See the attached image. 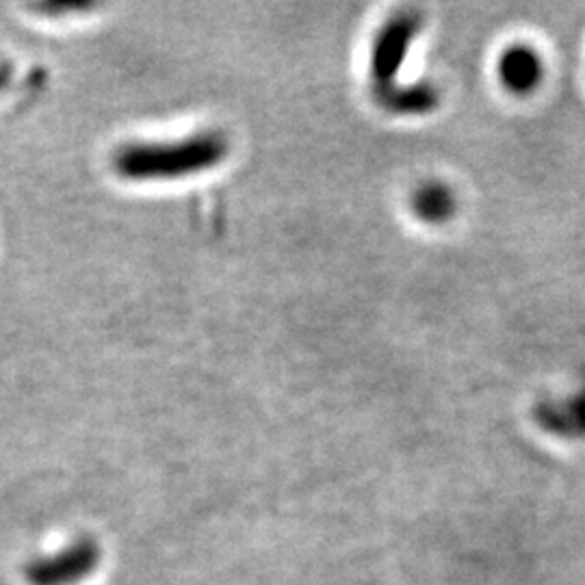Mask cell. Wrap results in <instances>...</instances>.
<instances>
[{"label":"cell","instance_id":"6da1fadb","mask_svg":"<svg viewBox=\"0 0 585 585\" xmlns=\"http://www.w3.org/2000/svg\"><path fill=\"white\" fill-rule=\"evenodd\" d=\"M100 564V546L81 538L65 549L37 557L24 568L26 581L31 585H76L85 581Z\"/></svg>","mask_w":585,"mask_h":585},{"label":"cell","instance_id":"7a4b0ae2","mask_svg":"<svg viewBox=\"0 0 585 585\" xmlns=\"http://www.w3.org/2000/svg\"><path fill=\"white\" fill-rule=\"evenodd\" d=\"M501 76L512 91H529L538 85L542 65L531 48H512L501 59Z\"/></svg>","mask_w":585,"mask_h":585},{"label":"cell","instance_id":"3957f363","mask_svg":"<svg viewBox=\"0 0 585 585\" xmlns=\"http://www.w3.org/2000/svg\"><path fill=\"white\" fill-rule=\"evenodd\" d=\"M414 208L425 221L447 219L453 213V195L442 185H425L416 193Z\"/></svg>","mask_w":585,"mask_h":585}]
</instances>
